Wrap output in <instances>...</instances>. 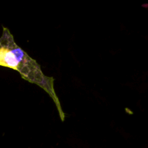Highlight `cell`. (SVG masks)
Returning a JSON list of instances; mask_svg holds the SVG:
<instances>
[{
	"instance_id": "6da1fadb",
	"label": "cell",
	"mask_w": 148,
	"mask_h": 148,
	"mask_svg": "<svg viewBox=\"0 0 148 148\" xmlns=\"http://www.w3.org/2000/svg\"><path fill=\"white\" fill-rule=\"evenodd\" d=\"M0 66L17 71L23 79L42 88L53 100L61 120L64 121L65 114L54 89V78L43 73L40 65L16 43L10 30L4 27L0 37Z\"/></svg>"
}]
</instances>
